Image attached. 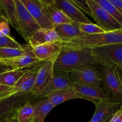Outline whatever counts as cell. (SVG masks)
I'll return each instance as SVG.
<instances>
[{"label": "cell", "instance_id": "d590c367", "mask_svg": "<svg viewBox=\"0 0 122 122\" xmlns=\"http://www.w3.org/2000/svg\"><path fill=\"white\" fill-rule=\"evenodd\" d=\"M11 122H17L16 119H14V120H12V121Z\"/></svg>", "mask_w": 122, "mask_h": 122}, {"label": "cell", "instance_id": "83f0119b", "mask_svg": "<svg viewBox=\"0 0 122 122\" xmlns=\"http://www.w3.org/2000/svg\"><path fill=\"white\" fill-rule=\"evenodd\" d=\"M80 30L84 35H94L105 32L100 26L92 23H77Z\"/></svg>", "mask_w": 122, "mask_h": 122}, {"label": "cell", "instance_id": "30bf717a", "mask_svg": "<svg viewBox=\"0 0 122 122\" xmlns=\"http://www.w3.org/2000/svg\"><path fill=\"white\" fill-rule=\"evenodd\" d=\"M55 60L44 61L38 71L35 83L30 92L33 98H37L51 82L54 75Z\"/></svg>", "mask_w": 122, "mask_h": 122}, {"label": "cell", "instance_id": "ba28073f", "mask_svg": "<svg viewBox=\"0 0 122 122\" xmlns=\"http://www.w3.org/2000/svg\"><path fill=\"white\" fill-rule=\"evenodd\" d=\"M33 98L30 92L17 93L0 100V120L19 110Z\"/></svg>", "mask_w": 122, "mask_h": 122}, {"label": "cell", "instance_id": "d6a6232c", "mask_svg": "<svg viewBox=\"0 0 122 122\" xmlns=\"http://www.w3.org/2000/svg\"><path fill=\"white\" fill-rule=\"evenodd\" d=\"M122 14V0H108Z\"/></svg>", "mask_w": 122, "mask_h": 122}, {"label": "cell", "instance_id": "d6986e66", "mask_svg": "<svg viewBox=\"0 0 122 122\" xmlns=\"http://www.w3.org/2000/svg\"><path fill=\"white\" fill-rule=\"evenodd\" d=\"M60 39L54 29L41 28L29 39L28 44L32 48L52 42L59 41Z\"/></svg>", "mask_w": 122, "mask_h": 122}, {"label": "cell", "instance_id": "5bb4252c", "mask_svg": "<svg viewBox=\"0 0 122 122\" xmlns=\"http://www.w3.org/2000/svg\"><path fill=\"white\" fill-rule=\"evenodd\" d=\"M60 41L46 43L32 48L35 57L40 61L56 60L61 49Z\"/></svg>", "mask_w": 122, "mask_h": 122}, {"label": "cell", "instance_id": "ffe728a7", "mask_svg": "<svg viewBox=\"0 0 122 122\" xmlns=\"http://www.w3.org/2000/svg\"><path fill=\"white\" fill-rule=\"evenodd\" d=\"M0 13L8 20L10 25L17 31V12L14 0H0Z\"/></svg>", "mask_w": 122, "mask_h": 122}, {"label": "cell", "instance_id": "4316f807", "mask_svg": "<svg viewBox=\"0 0 122 122\" xmlns=\"http://www.w3.org/2000/svg\"><path fill=\"white\" fill-rule=\"evenodd\" d=\"M122 26V14L108 0H94Z\"/></svg>", "mask_w": 122, "mask_h": 122}, {"label": "cell", "instance_id": "ac0fdd59", "mask_svg": "<svg viewBox=\"0 0 122 122\" xmlns=\"http://www.w3.org/2000/svg\"><path fill=\"white\" fill-rule=\"evenodd\" d=\"M0 61L10 67L12 70H17L32 66L36 63L40 62V61L35 57L32 48L25 55L11 59L0 60Z\"/></svg>", "mask_w": 122, "mask_h": 122}, {"label": "cell", "instance_id": "8992f818", "mask_svg": "<svg viewBox=\"0 0 122 122\" xmlns=\"http://www.w3.org/2000/svg\"><path fill=\"white\" fill-rule=\"evenodd\" d=\"M92 52L100 65L122 66V44L94 48Z\"/></svg>", "mask_w": 122, "mask_h": 122}, {"label": "cell", "instance_id": "4dcf8cb0", "mask_svg": "<svg viewBox=\"0 0 122 122\" xmlns=\"http://www.w3.org/2000/svg\"><path fill=\"white\" fill-rule=\"evenodd\" d=\"M80 10H83V11L85 12L88 14L92 17V13L91 9L90 7L88 5L87 0H85V1H77V0H73L71 1Z\"/></svg>", "mask_w": 122, "mask_h": 122}, {"label": "cell", "instance_id": "9a60e30c", "mask_svg": "<svg viewBox=\"0 0 122 122\" xmlns=\"http://www.w3.org/2000/svg\"><path fill=\"white\" fill-rule=\"evenodd\" d=\"M56 5L74 23H91V20L85 16L71 1L69 0H53Z\"/></svg>", "mask_w": 122, "mask_h": 122}, {"label": "cell", "instance_id": "e575fe53", "mask_svg": "<svg viewBox=\"0 0 122 122\" xmlns=\"http://www.w3.org/2000/svg\"><path fill=\"white\" fill-rule=\"evenodd\" d=\"M10 70H13L11 69L10 67L7 66V65L4 64L3 63L0 61V74L2 73L6 72V71H10Z\"/></svg>", "mask_w": 122, "mask_h": 122}, {"label": "cell", "instance_id": "6da1fadb", "mask_svg": "<svg viewBox=\"0 0 122 122\" xmlns=\"http://www.w3.org/2000/svg\"><path fill=\"white\" fill-rule=\"evenodd\" d=\"M88 64H99L91 48L62 45L60 52L54 63V71L69 72L72 69Z\"/></svg>", "mask_w": 122, "mask_h": 122}, {"label": "cell", "instance_id": "4fadbf2b", "mask_svg": "<svg viewBox=\"0 0 122 122\" xmlns=\"http://www.w3.org/2000/svg\"><path fill=\"white\" fill-rule=\"evenodd\" d=\"M44 61H40L32 66L13 86L14 94L28 93L33 89L38 71Z\"/></svg>", "mask_w": 122, "mask_h": 122}, {"label": "cell", "instance_id": "836d02e7", "mask_svg": "<svg viewBox=\"0 0 122 122\" xmlns=\"http://www.w3.org/2000/svg\"><path fill=\"white\" fill-rule=\"evenodd\" d=\"M18 111L19 110H17V112L13 113V114H11L10 116L7 117L5 118V119H2V120H0V122H11L12 120H14V119H16L17 114Z\"/></svg>", "mask_w": 122, "mask_h": 122}, {"label": "cell", "instance_id": "3957f363", "mask_svg": "<svg viewBox=\"0 0 122 122\" xmlns=\"http://www.w3.org/2000/svg\"><path fill=\"white\" fill-rule=\"evenodd\" d=\"M103 88L113 100L122 104V72L115 66L101 65Z\"/></svg>", "mask_w": 122, "mask_h": 122}, {"label": "cell", "instance_id": "f546056e", "mask_svg": "<svg viewBox=\"0 0 122 122\" xmlns=\"http://www.w3.org/2000/svg\"><path fill=\"white\" fill-rule=\"evenodd\" d=\"M11 36L8 20L4 17L0 15V36Z\"/></svg>", "mask_w": 122, "mask_h": 122}, {"label": "cell", "instance_id": "484cf974", "mask_svg": "<svg viewBox=\"0 0 122 122\" xmlns=\"http://www.w3.org/2000/svg\"><path fill=\"white\" fill-rule=\"evenodd\" d=\"M32 47L29 44L23 45L21 49L0 48V60L11 59L27 54Z\"/></svg>", "mask_w": 122, "mask_h": 122}, {"label": "cell", "instance_id": "9c48e42d", "mask_svg": "<svg viewBox=\"0 0 122 122\" xmlns=\"http://www.w3.org/2000/svg\"><path fill=\"white\" fill-rule=\"evenodd\" d=\"M87 2L91 9L92 18L96 21L97 25L104 30L111 32L122 29L121 25L94 0H87Z\"/></svg>", "mask_w": 122, "mask_h": 122}, {"label": "cell", "instance_id": "cb8c5ba5", "mask_svg": "<svg viewBox=\"0 0 122 122\" xmlns=\"http://www.w3.org/2000/svg\"><path fill=\"white\" fill-rule=\"evenodd\" d=\"M32 66L22 69L10 70V71L1 73L0 74V85L13 87L15 85L18 80Z\"/></svg>", "mask_w": 122, "mask_h": 122}, {"label": "cell", "instance_id": "8fae6325", "mask_svg": "<svg viewBox=\"0 0 122 122\" xmlns=\"http://www.w3.org/2000/svg\"><path fill=\"white\" fill-rule=\"evenodd\" d=\"M21 1L41 28L54 29V26L49 20L41 0H21Z\"/></svg>", "mask_w": 122, "mask_h": 122}, {"label": "cell", "instance_id": "1f68e13d", "mask_svg": "<svg viewBox=\"0 0 122 122\" xmlns=\"http://www.w3.org/2000/svg\"><path fill=\"white\" fill-rule=\"evenodd\" d=\"M14 94L13 87L0 85V100Z\"/></svg>", "mask_w": 122, "mask_h": 122}, {"label": "cell", "instance_id": "7c38bea8", "mask_svg": "<svg viewBox=\"0 0 122 122\" xmlns=\"http://www.w3.org/2000/svg\"><path fill=\"white\" fill-rule=\"evenodd\" d=\"M122 104L113 100L101 101L96 108L90 122H107L121 108Z\"/></svg>", "mask_w": 122, "mask_h": 122}, {"label": "cell", "instance_id": "e0dca14e", "mask_svg": "<svg viewBox=\"0 0 122 122\" xmlns=\"http://www.w3.org/2000/svg\"><path fill=\"white\" fill-rule=\"evenodd\" d=\"M43 4L46 14L51 23L56 26L57 25L63 24H73V21H71L63 11L58 8L54 2L53 0L45 1L41 0Z\"/></svg>", "mask_w": 122, "mask_h": 122}, {"label": "cell", "instance_id": "8d00e7d4", "mask_svg": "<svg viewBox=\"0 0 122 122\" xmlns=\"http://www.w3.org/2000/svg\"><path fill=\"white\" fill-rule=\"evenodd\" d=\"M119 67L120 68V70H121V71H122V66H119Z\"/></svg>", "mask_w": 122, "mask_h": 122}, {"label": "cell", "instance_id": "277c9868", "mask_svg": "<svg viewBox=\"0 0 122 122\" xmlns=\"http://www.w3.org/2000/svg\"><path fill=\"white\" fill-rule=\"evenodd\" d=\"M98 65L88 64L70 70L68 75L70 82L103 88L101 71Z\"/></svg>", "mask_w": 122, "mask_h": 122}, {"label": "cell", "instance_id": "44dd1931", "mask_svg": "<svg viewBox=\"0 0 122 122\" xmlns=\"http://www.w3.org/2000/svg\"><path fill=\"white\" fill-rule=\"evenodd\" d=\"M54 29L57 33L60 41H69L84 35L79 30L76 23L57 25L54 26Z\"/></svg>", "mask_w": 122, "mask_h": 122}, {"label": "cell", "instance_id": "7402d4cb", "mask_svg": "<svg viewBox=\"0 0 122 122\" xmlns=\"http://www.w3.org/2000/svg\"><path fill=\"white\" fill-rule=\"evenodd\" d=\"M45 98H47L55 107L69 100L79 98L72 89L56 91L48 95Z\"/></svg>", "mask_w": 122, "mask_h": 122}, {"label": "cell", "instance_id": "d4e9b609", "mask_svg": "<svg viewBox=\"0 0 122 122\" xmlns=\"http://www.w3.org/2000/svg\"><path fill=\"white\" fill-rule=\"evenodd\" d=\"M16 120L17 122H35L33 104L28 102L23 106L18 111Z\"/></svg>", "mask_w": 122, "mask_h": 122}, {"label": "cell", "instance_id": "7a4b0ae2", "mask_svg": "<svg viewBox=\"0 0 122 122\" xmlns=\"http://www.w3.org/2000/svg\"><path fill=\"white\" fill-rule=\"evenodd\" d=\"M63 45L94 48L106 45L122 44V29L94 35H84L69 41H60Z\"/></svg>", "mask_w": 122, "mask_h": 122}, {"label": "cell", "instance_id": "5b68a950", "mask_svg": "<svg viewBox=\"0 0 122 122\" xmlns=\"http://www.w3.org/2000/svg\"><path fill=\"white\" fill-rule=\"evenodd\" d=\"M16 5L18 18L17 32L26 42L41 27L30 14L21 0H14Z\"/></svg>", "mask_w": 122, "mask_h": 122}, {"label": "cell", "instance_id": "2e32d148", "mask_svg": "<svg viewBox=\"0 0 122 122\" xmlns=\"http://www.w3.org/2000/svg\"><path fill=\"white\" fill-rule=\"evenodd\" d=\"M71 84V82L69 79L68 72L61 71H54L53 77L51 82L36 99L45 98L48 95L56 91L72 89Z\"/></svg>", "mask_w": 122, "mask_h": 122}, {"label": "cell", "instance_id": "52a82bcc", "mask_svg": "<svg viewBox=\"0 0 122 122\" xmlns=\"http://www.w3.org/2000/svg\"><path fill=\"white\" fill-rule=\"evenodd\" d=\"M71 86L79 98L91 101L95 105L105 100H113L104 88L76 83H71Z\"/></svg>", "mask_w": 122, "mask_h": 122}, {"label": "cell", "instance_id": "f1b7e54d", "mask_svg": "<svg viewBox=\"0 0 122 122\" xmlns=\"http://www.w3.org/2000/svg\"><path fill=\"white\" fill-rule=\"evenodd\" d=\"M23 45H20L12 36H0V48L21 49Z\"/></svg>", "mask_w": 122, "mask_h": 122}, {"label": "cell", "instance_id": "603a6c76", "mask_svg": "<svg viewBox=\"0 0 122 122\" xmlns=\"http://www.w3.org/2000/svg\"><path fill=\"white\" fill-rule=\"evenodd\" d=\"M34 106L35 122H44L46 117L55 106L46 98L33 104Z\"/></svg>", "mask_w": 122, "mask_h": 122}]
</instances>
